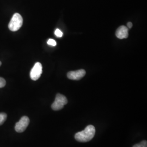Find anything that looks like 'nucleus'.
<instances>
[{"mask_svg":"<svg viewBox=\"0 0 147 147\" xmlns=\"http://www.w3.org/2000/svg\"><path fill=\"white\" fill-rule=\"evenodd\" d=\"M127 26L129 28H131L132 27V24L131 22H128L127 24Z\"/></svg>","mask_w":147,"mask_h":147,"instance_id":"ddd939ff","label":"nucleus"},{"mask_svg":"<svg viewBox=\"0 0 147 147\" xmlns=\"http://www.w3.org/2000/svg\"><path fill=\"white\" fill-rule=\"evenodd\" d=\"M95 134V128L92 125L87 126L82 131L77 132L75 135V138L80 142H87L90 141Z\"/></svg>","mask_w":147,"mask_h":147,"instance_id":"f257e3e1","label":"nucleus"},{"mask_svg":"<svg viewBox=\"0 0 147 147\" xmlns=\"http://www.w3.org/2000/svg\"><path fill=\"white\" fill-rule=\"evenodd\" d=\"M133 147H147V141H143L142 142L134 145Z\"/></svg>","mask_w":147,"mask_h":147,"instance_id":"1a4fd4ad","label":"nucleus"},{"mask_svg":"<svg viewBox=\"0 0 147 147\" xmlns=\"http://www.w3.org/2000/svg\"><path fill=\"white\" fill-rule=\"evenodd\" d=\"M7 116L5 113H0V125H2L5 123L7 119Z\"/></svg>","mask_w":147,"mask_h":147,"instance_id":"6e6552de","label":"nucleus"},{"mask_svg":"<svg viewBox=\"0 0 147 147\" xmlns=\"http://www.w3.org/2000/svg\"><path fill=\"white\" fill-rule=\"evenodd\" d=\"M1 64H2V63H1V61H0V66H1Z\"/></svg>","mask_w":147,"mask_h":147,"instance_id":"4468645a","label":"nucleus"},{"mask_svg":"<svg viewBox=\"0 0 147 147\" xmlns=\"http://www.w3.org/2000/svg\"><path fill=\"white\" fill-rule=\"evenodd\" d=\"M47 44H49L50 45H51L53 47H55L57 43H56V42L54 39H50L47 41Z\"/></svg>","mask_w":147,"mask_h":147,"instance_id":"9b49d317","label":"nucleus"},{"mask_svg":"<svg viewBox=\"0 0 147 147\" xmlns=\"http://www.w3.org/2000/svg\"><path fill=\"white\" fill-rule=\"evenodd\" d=\"M86 75V71L84 69H80L76 71H69L67 74L68 78L73 80H79L84 78Z\"/></svg>","mask_w":147,"mask_h":147,"instance_id":"423d86ee","label":"nucleus"},{"mask_svg":"<svg viewBox=\"0 0 147 147\" xmlns=\"http://www.w3.org/2000/svg\"><path fill=\"white\" fill-rule=\"evenodd\" d=\"M30 123V119L27 116H23L18 122L16 123L15 130L16 132L21 133L24 131Z\"/></svg>","mask_w":147,"mask_h":147,"instance_id":"20e7f679","label":"nucleus"},{"mask_svg":"<svg viewBox=\"0 0 147 147\" xmlns=\"http://www.w3.org/2000/svg\"><path fill=\"white\" fill-rule=\"evenodd\" d=\"M22 24L23 19L21 15L19 13H15L8 24V28L11 31H17L21 28Z\"/></svg>","mask_w":147,"mask_h":147,"instance_id":"f03ea898","label":"nucleus"},{"mask_svg":"<svg viewBox=\"0 0 147 147\" xmlns=\"http://www.w3.org/2000/svg\"><path fill=\"white\" fill-rule=\"evenodd\" d=\"M6 84V82L5 79L3 78L0 77V88H3L4 87Z\"/></svg>","mask_w":147,"mask_h":147,"instance_id":"f8f14e48","label":"nucleus"},{"mask_svg":"<svg viewBox=\"0 0 147 147\" xmlns=\"http://www.w3.org/2000/svg\"><path fill=\"white\" fill-rule=\"evenodd\" d=\"M117 37L119 39H125L128 37V28L125 26H121L118 28L116 32Z\"/></svg>","mask_w":147,"mask_h":147,"instance_id":"0eeeda50","label":"nucleus"},{"mask_svg":"<svg viewBox=\"0 0 147 147\" xmlns=\"http://www.w3.org/2000/svg\"><path fill=\"white\" fill-rule=\"evenodd\" d=\"M55 34L57 36V37H62L63 36V32L61 31L60 30H59V29H56V30H55Z\"/></svg>","mask_w":147,"mask_h":147,"instance_id":"9d476101","label":"nucleus"},{"mask_svg":"<svg viewBox=\"0 0 147 147\" xmlns=\"http://www.w3.org/2000/svg\"><path fill=\"white\" fill-rule=\"evenodd\" d=\"M68 103V100L67 98L63 95L58 93L56 96L55 101L51 105V108L53 110L58 111L62 109L64 105Z\"/></svg>","mask_w":147,"mask_h":147,"instance_id":"7ed1b4c3","label":"nucleus"},{"mask_svg":"<svg viewBox=\"0 0 147 147\" xmlns=\"http://www.w3.org/2000/svg\"><path fill=\"white\" fill-rule=\"evenodd\" d=\"M42 65L39 62H37L34 64L30 72L31 79L33 81H36L39 79L42 74Z\"/></svg>","mask_w":147,"mask_h":147,"instance_id":"39448f33","label":"nucleus"}]
</instances>
